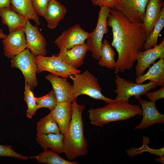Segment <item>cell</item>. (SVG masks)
<instances>
[{
	"mask_svg": "<svg viewBox=\"0 0 164 164\" xmlns=\"http://www.w3.org/2000/svg\"><path fill=\"white\" fill-rule=\"evenodd\" d=\"M38 163L48 164H78L75 161H70L61 157L58 153L51 150H46L35 156Z\"/></svg>",
	"mask_w": 164,
	"mask_h": 164,
	"instance_id": "obj_27",
	"label": "cell"
},
{
	"mask_svg": "<svg viewBox=\"0 0 164 164\" xmlns=\"http://www.w3.org/2000/svg\"><path fill=\"white\" fill-rule=\"evenodd\" d=\"M11 0H0V9L11 7Z\"/></svg>",
	"mask_w": 164,
	"mask_h": 164,
	"instance_id": "obj_34",
	"label": "cell"
},
{
	"mask_svg": "<svg viewBox=\"0 0 164 164\" xmlns=\"http://www.w3.org/2000/svg\"><path fill=\"white\" fill-rule=\"evenodd\" d=\"M25 89L24 99L27 106V115L28 118H31L35 114L38 109L36 103L35 97L31 90L29 85L26 81Z\"/></svg>",
	"mask_w": 164,
	"mask_h": 164,
	"instance_id": "obj_28",
	"label": "cell"
},
{
	"mask_svg": "<svg viewBox=\"0 0 164 164\" xmlns=\"http://www.w3.org/2000/svg\"><path fill=\"white\" fill-rule=\"evenodd\" d=\"M164 26V5L160 16L155 24L149 36L144 44V50L152 48L157 45L159 35Z\"/></svg>",
	"mask_w": 164,
	"mask_h": 164,
	"instance_id": "obj_26",
	"label": "cell"
},
{
	"mask_svg": "<svg viewBox=\"0 0 164 164\" xmlns=\"http://www.w3.org/2000/svg\"><path fill=\"white\" fill-rule=\"evenodd\" d=\"M2 43L5 56L11 59L26 48V37L24 30L9 33Z\"/></svg>",
	"mask_w": 164,
	"mask_h": 164,
	"instance_id": "obj_13",
	"label": "cell"
},
{
	"mask_svg": "<svg viewBox=\"0 0 164 164\" xmlns=\"http://www.w3.org/2000/svg\"><path fill=\"white\" fill-rule=\"evenodd\" d=\"M11 8L27 20H33L37 25L40 24L39 16L35 12L32 0H11Z\"/></svg>",
	"mask_w": 164,
	"mask_h": 164,
	"instance_id": "obj_23",
	"label": "cell"
},
{
	"mask_svg": "<svg viewBox=\"0 0 164 164\" xmlns=\"http://www.w3.org/2000/svg\"><path fill=\"white\" fill-rule=\"evenodd\" d=\"M115 80L116 89L113 92L117 94L115 99L122 100L127 103H129L131 97L134 96L135 98L136 99L157 86L151 81L145 84L134 83L121 77L117 74Z\"/></svg>",
	"mask_w": 164,
	"mask_h": 164,
	"instance_id": "obj_7",
	"label": "cell"
},
{
	"mask_svg": "<svg viewBox=\"0 0 164 164\" xmlns=\"http://www.w3.org/2000/svg\"><path fill=\"white\" fill-rule=\"evenodd\" d=\"M67 12L66 8L57 0H50L43 17L50 29L56 28Z\"/></svg>",
	"mask_w": 164,
	"mask_h": 164,
	"instance_id": "obj_19",
	"label": "cell"
},
{
	"mask_svg": "<svg viewBox=\"0 0 164 164\" xmlns=\"http://www.w3.org/2000/svg\"><path fill=\"white\" fill-rule=\"evenodd\" d=\"M89 33L83 29L79 25H76L63 31L55 40V43L61 53L74 46L85 43Z\"/></svg>",
	"mask_w": 164,
	"mask_h": 164,
	"instance_id": "obj_10",
	"label": "cell"
},
{
	"mask_svg": "<svg viewBox=\"0 0 164 164\" xmlns=\"http://www.w3.org/2000/svg\"><path fill=\"white\" fill-rule=\"evenodd\" d=\"M24 30L26 37V48L29 49L34 56L39 55L46 56L47 53L46 40L39 31L37 26L32 25L28 20Z\"/></svg>",
	"mask_w": 164,
	"mask_h": 164,
	"instance_id": "obj_11",
	"label": "cell"
},
{
	"mask_svg": "<svg viewBox=\"0 0 164 164\" xmlns=\"http://www.w3.org/2000/svg\"><path fill=\"white\" fill-rule=\"evenodd\" d=\"M149 0H116L113 9L121 12L131 22L142 23Z\"/></svg>",
	"mask_w": 164,
	"mask_h": 164,
	"instance_id": "obj_9",
	"label": "cell"
},
{
	"mask_svg": "<svg viewBox=\"0 0 164 164\" xmlns=\"http://www.w3.org/2000/svg\"><path fill=\"white\" fill-rule=\"evenodd\" d=\"M93 5L96 6H106L113 9L115 5L116 0H91Z\"/></svg>",
	"mask_w": 164,
	"mask_h": 164,
	"instance_id": "obj_33",
	"label": "cell"
},
{
	"mask_svg": "<svg viewBox=\"0 0 164 164\" xmlns=\"http://www.w3.org/2000/svg\"><path fill=\"white\" fill-rule=\"evenodd\" d=\"M136 99L142 106L143 118L140 123L134 129H143L155 124H164V115L159 112L155 102L148 101L140 97Z\"/></svg>",
	"mask_w": 164,
	"mask_h": 164,
	"instance_id": "obj_14",
	"label": "cell"
},
{
	"mask_svg": "<svg viewBox=\"0 0 164 164\" xmlns=\"http://www.w3.org/2000/svg\"><path fill=\"white\" fill-rule=\"evenodd\" d=\"M69 78L73 83V97L75 100L81 94L86 95L95 100L104 101L108 104L114 100L108 98L102 94L97 78L87 70L82 74H72Z\"/></svg>",
	"mask_w": 164,
	"mask_h": 164,
	"instance_id": "obj_4",
	"label": "cell"
},
{
	"mask_svg": "<svg viewBox=\"0 0 164 164\" xmlns=\"http://www.w3.org/2000/svg\"><path fill=\"white\" fill-rule=\"evenodd\" d=\"M12 68L19 69L25 77V81L33 90L38 84L36 77L37 66L35 56L29 49L26 48L21 53L11 59Z\"/></svg>",
	"mask_w": 164,
	"mask_h": 164,
	"instance_id": "obj_8",
	"label": "cell"
},
{
	"mask_svg": "<svg viewBox=\"0 0 164 164\" xmlns=\"http://www.w3.org/2000/svg\"><path fill=\"white\" fill-rule=\"evenodd\" d=\"M0 17L2 18L3 24L8 26L9 33L24 30L28 20L11 7L0 9Z\"/></svg>",
	"mask_w": 164,
	"mask_h": 164,
	"instance_id": "obj_20",
	"label": "cell"
},
{
	"mask_svg": "<svg viewBox=\"0 0 164 164\" xmlns=\"http://www.w3.org/2000/svg\"><path fill=\"white\" fill-rule=\"evenodd\" d=\"M149 80L156 86L164 85V58H160L149 67L148 71L141 76H137L135 81L138 84Z\"/></svg>",
	"mask_w": 164,
	"mask_h": 164,
	"instance_id": "obj_21",
	"label": "cell"
},
{
	"mask_svg": "<svg viewBox=\"0 0 164 164\" xmlns=\"http://www.w3.org/2000/svg\"><path fill=\"white\" fill-rule=\"evenodd\" d=\"M150 101L153 102L164 97V85L159 89L153 92H147L145 94Z\"/></svg>",
	"mask_w": 164,
	"mask_h": 164,
	"instance_id": "obj_32",
	"label": "cell"
},
{
	"mask_svg": "<svg viewBox=\"0 0 164 164\" xmlns=\"http://www.w3.org/2000/svg\"><path fill=\"white\" fill-rule=\"evenodd\" d=\"M89 50L88 46L86 43H84L76 45L56 55L68 65L77 69L83 64L86 54Z\"/></svg>",
	"mask_w": 164,
	"mask_h": 164,
	"instance_id": "obj_16",
	"label": "cell"
},
{
	"mask_svg": "<svg viewBox=\"0 0 164 164\" xmlns=\"http://www.w3.org/2000/svg\"><path fill=\"white\" fill-rule=\"evenodd\" d=\"M73 112L72 103L69 101L58 103L51 111L52 115L58 125L60 133L66 132L71 121Z\"/></svg>",
	"mask_w": 164,
	"mask_h": 164,
	"instance_id": "obj_17",
	"label": "cell"
},
{
	"mask_svg": "<svg viewBox=\"0 0 164 164\" xmlns=\"http://www.w3.org/2000/svg\"><path fill=\"white\" fill-rule=\"evenodd\" d=\"M50 0H32L35 12L39 16H44Z\"/></svg>",
	"mask_w": 164,
	"mask_h": 164,
	"instance_id": "obj_31",
	"label": "cell"
},
{
	"mask_svg": "<svg viewBox=\"0 0 164 164\" xmlns=\"http://www.w3.org/2000/svg\"><path fill=\"white\" fill-rule=\"evenodd\" d=\"M156 161L160 162L164 164V156L160 157L159 158L156 159Z\"/></svg>",
	"mask_w": 164,
	"mask_h": 164,
	"instance_id": "obj_36",
	"label": "cell"
},
{
	"mask_svg": "<svg viewBox=\"0 0 164 164\" xmlns=\"http://www.w3.org/2000/svg\"><path fill=\"white\" fill-rule=\"evenodd\" d=\"M38 109L45 108L52 111L57 104L58 102L53 90L47 94L39 97H35Z\"/></svg>",
	"mask_w": 164,
	"mask_h": 164,
	"instance_id": "obj_29",
	"label": "cell"
},
{
	"mask_svg": "<svg viewBox=\"0 0 164 164\" xmlns=\"http://www.w3.org/2000/svg\"><path fill=\"white\" fill-rule=\"evenodd\" d=\"M51 83L58 103L69 101H76L73 97V86L67 78L49 74L45 77Z\"/></svg>",
	"mask_w": 164,
	"mask_h": 164,
	"instance_id": "obj_15",
	"label": "cell"
},
{
	"mask_svg": "<svg viewBox=\"0 0 164 164\" xmlns=\"http://www.w3.org/2000/svg\"><path fill=\"white\" fill-rule=\"evenodd\" d=\"M164 5L162 0H149L142 23L147 38L159 19Z\"/></svg>",
	"mask_w": 164,
	"mask_h": 164,
	"instance_id": "obj_18",
	"label": "cell"
},
{
	"mask_svg": "<svg viewBox=\"0 0 164 164\" xmlns=\"http://www.w3.org/2000/svg\"><path fill=\"white\" fill-rule=\"evenodd\" d=\"M37 136L50 133L60 134V128L53 118L51 112L38 121L37 127Z\"/></svg>",
	"mask_w": 164,
	"mask_h": 164,
	"instance_id": "obj_25",
	"label": "cell"
},
{
	"mask_svg": "<svg viewBox=\"0 0 164 164\" xmlns=\"http://www.w3.org/2000/svg\"><path fill=\"white\" fill-rule=\"evenodd\" d=\"M72 118L67 130L64 135L63 151L70 160L87 154V142L84 135V125L82 114L85 106L72 103Z\"/></svg>",
	"mask_w": 164,
	"mask_h": 164,
	"instance_id": "obj_2",
	"label": "cell"
},
{
	"mask_svg": "<svg viewBox=\"0 0 164 164\" xmlns=\"http://www.w3.org/2000/svg\"><path fill=\"white\" fill-rule=\"evenodd\" d=\"M100 8L96 26L92 32L89 33L86 43L93 58L96 60H99L100 58L103 36L109 32L107 20L111 9L106 6H100Z\"/></svg>",
	"mask_w": 164,
	"mask_h": 164,
	"instance_id": "obj_6",
	"label": "cell"
},
{
	"mask_svg": "<svg viewBox=\"0 0 164 164\" xmlns=\"http://www.w3.org/2000/svg\"><path fill=\"white\" fill-rule=\"evenodd\" d=\"M88 112L91 124L100 127L111 122L126 120L142 114L139 105L116 99L102 107L91 108Z\"/></svg>",
	"mask_w": 164,
	"mask_h": 164,
	"instance_id": "obj_3",
	"label": "cell"
},
{
	"mask_svg": "<svg viewBox=\"0 0 164 164\" xmlns=\"http://www.w3.org/2000/svg\"><path fill=\"white\" fill-rule=\"evenodd\" d=\"M113 34L111 46L118 53L114 69L115 74L131 70L139 51L144 50L147 39L142 23L131 22L121 12L111 9L107 20Z\"/></svg>",
	"mask_w": 164,
	"mask_h": 164,
	"instance_id": "obj_1",
	"label": "cell"
},
{
	"mask_svg": "<svg viewBox=\"0 0 164 164\" xmlns=\"http://www.w3.org/2000/svg\"><path fill=\"white\" fill-rule=\"evenodd\" d=\"M145 50L143 52L139 51L137 54V63L135 67L137 76L142 75L145 70L154 63L156 60L164 58V39L159 44Z\"/></svg>",
	"mask_w": 164,
	"mask_h": 164,
	"instance_id": "obj_12",
	"label": "cell"
},
{
	"mask_svg": "<svg viewBox=\"0 0 164 164\" xmlns=\"http://www.w3.org/2000/svg\"><path fill=\"white\" fill-rule=\"evenodd\" d=\"M0 156H7L27 160L29 158L35 157H27L15 152L12 146L10 145H0Z\"/></svg>",
	"mask_w": 164,
	"mask_h": 164,
	"instance_id": "obj_30",
	"label": "cell"
},
{
	"mask_svg": "<svg viewBox=\"0 0 164 164\" xmlns=\"http://www.w3.org/2000/svg\"><path fill=\"white\" fill-rule=\"evenodd\" d=\"M7 35L4 33L3 30L0 29V38L4 39L7 36Z\"/></svg>",
	"mask_w": 164,
	"mask_h": 164,
	"instance_id": "obj_35",
	"label": "cell"
},
{
	"mask_svg": "<svg viewBox=\"0 0 164 164\" xmlns=\"http://www.w3.org/2000/svg\"><path fill=\"white\" fill-rule=\"evenodd\" d=\"M37 66V73L47 71L51 74L63 78H69L73 74L79 73L81 71L75 69L64 62L55 54L50 57L41 55L35 56Z\"/></svg>",
	"mask_w": 164,
	"mask_h": 164,
	"instance_id": "obj_5",
	"label": "cell"
},
{
	"mask_svg": "<svg viewBox=\"0 0 164 164\" xmlns=\"http://www.w3.org/2000/svg\"><path fill=\"white\" fill-rule=\"evenodd\" d=\"M64 135L61 133H50L37 136L36 140L44 151L48 148L58 153H62Z\"/></svg>",
	"mask_w": 164,
	"mask_h": 164,
	"instance_id": "obj_22",
	"label": "cell"
},
{
	"mask_svg": "<svg viewBox=\"0 0 164 164\" xmlns=\"http://www.w3.org/2000/svg\"><path fill=\"white\" fill-rule=\"evenodd\" d=\"M115 53L114 49L105 39L101 48L100 56L98 63L103 67L114 69L116 64L114 60Z\"/></svg>",
	"mask_w": 164,
	"mask_h": 164,
	"instance_id": "obj_24",
	"label": "cell"
}]
</instances>
